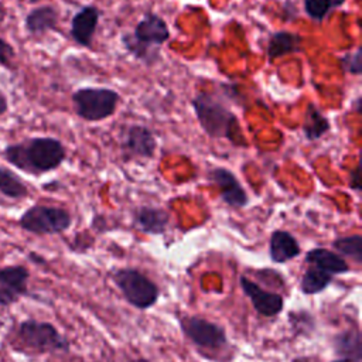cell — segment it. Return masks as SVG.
I'll return each mask as SVG.
<instances>
[{
	"label": "cell",
	"instance_id": "4fadbf2b",
	"mask_svg": "<svg viewBox=\"0 0 362 362\" xmlns=\"http://www.w3.org/2000/svg\"><path fill=\"white\" fill-rule=\"evenodd\" d=\"M100 10L93 4L81 7L71 20V37L72 40L85 48H89L93 41L96 27L99 24Z\"/></svg>",
	"mask_w": 362,
	"mask_h": 362
},
{
	"label": "cell",
	"instance_id": "836d02e7",
	"mask_svg": "<svg viewBox=\"0 0 362 362\" xmlns=\"http://www.w3.org/2000/svg\"><path fill=\"white\" fill-rule=\"evenodd\" d=\"M30 3H37V1H40V0H28Z\"/></svg>",
	"mask_w": 362,
	"mask_h": 362
},
{
	"label": "cell",
	"instance_id": "603a6c76",
	"mask_svg": "<svg viewBox=\"0 0 362 362\" xmlns=\"http://www.w3.org/2000/svg\"><path fill=\"white\" fill-rule=\"evenodd\" d=\"M332 247L339 256L351 257L355 263H362V236L359 233L337 238L332 242Z\"/></svg>",
	"mask_w": 362,
	"mask_h": 362
},
{
	"label": "cell",
	"instance_id": "7a4b0ae2",
	"mask_svg": "<svg viewBox=\"0 0 362 362\" xmlns=\"http://www.w3.org/2000/svg\"><path fill=\"white\" fill-rule=\"evenodd\" d=\"M191 105L201 129L211 139H226L235 146H247L238 117L223 102V96L198 92L191 99Z\"/></svg>",
	"mask_w": 362,
	"mask_h": 362
},
{
	"label": "cell",
	"instance_id": "d4e9b609",
	"mask_svg": "<svg viewBox=\"0 0 362 362\" xmlns=\"http://www.w3.org/2000/svg\"><path fill=\"white\" fill-rule=\"evenodd\" d=\"M288 322L296 335H310L315 328V320L308 311H291Z\"/></svg>",
	"mask_w": 362,
	"mask_h": 362
},
{
	"label": "cell",
	"instance_id": "d6986e66",
	"mask_svg": "<svg viewBox=\"0 0 362 362\" xmlns=\"http://www.w3.org/2000/svg\"><path fill=\"white\" fill-rule=\"evenodd\" d=\"M301 42H303V38L296 33H290L284 30L272 33L266 47L267 57L269 59H276L288 54L300 52Z\"/></svg>",
	"mask_w": 362,
	"mask_h": 362
},
{
	"label": "cell",
	"instance_id": "3957f363",
	"mask_svg": "<svg viewBox=\"0 0 362 362\" xmlns=\"http://www.w3.org/2000/svg\"><path fill=\"white\" fill-rule=\"evenodd\" d=\"M170 38V30L164 18L147 11L136 24L133 33L122 35L124 48L139 61L154 65L160 59V47Z\"/></svg>",
	"mask_w": 362,
	"mask_h": 362
},
{
	"label": "cell",
	"instance_id": "5b68a950",
	"mask_svg": "<svg viewBox=\"0 0 362 362\" xmlns=\"http://www.w3.org/2000/svg\"><path fill=\"white\" fill-rule=\"evenodd\" d=\"M112 280L123 298L139 310L153 307L160 296L157 284L134 267H119L112 272Z\"/></svg>",
	"mask_w": 362,
	"mask_h": 362
},
{
	"label": "cell",
	"instance_id": "d6a6232c",
	"mask_svg": "<svg viewBox=\"0 0 362 362\" xmlns=\"http://www.w3.org/2000/svg\"><path fill=\"white\" fill-rule=\"evenodd\" d=\"M293 362H308L305 358H298V359H294Z\"/></svg>",
	"mask_w": 362,
	"mask_h": 362
},
{
	"label": "cell",
	"instance_id": "9a60e30c",
	"mask_svg": "<svg viewBox=\"0 0 362 362\" xmlns=\"http://www.w3.org/2000/svg\"><path fill=\"white\" fill-rule=\"evenodd\" d=\"M335 355L344 362L362 361V335L358 328H346L337 332L331 339Z\"/></svg>",
	"mask_w": 362,
	"mask_h": 362
},
{
	"label": "cell",
	"instance_id": "8992f818",
	"mask_svg": "<svg viewBox=\"0 0 362 362\" xmlns=\"http://www.w3.org/2000/svg\"><path fill=\"white\" fill-rule=\"evenodd\" d=\"M72 225L71 214L59 206L35 204L27 208L18 218V226L33 235H59Z\"/></svg>",
	"mask_w": 362,
	"mask_h": 362
},
{
	"label": "cell",
	"instance_id": "ac0fdd59",
	"mask_svg": "<svg viewBox=\"0 0 362 362\" xmlns=\"http://www.w3.org/2000/svg\"><path fill=\"white\" fill-rule=\"evenodd\" d=\"M58 18L59 13L54 6H40L28 11L24 18V27L31 35H42L57 28Z\"/></svg>",
	"mask_w": 362,
	"mask_h": 362
},
{
	"label": "cell",
	"instance_id": "44dd1931",
	"mask_svg": "<svg viewBox=\"0 0 362 362\" xmlns=\"http://www.w3.org/2000/svg\"><path fill=\"white\" fill-rule=\"evenodd\" d=\"M334 280V276L329 273H325L314 266H310L307 270H304L300 281V290L303 294L314 296L321 291H324Z\"/></svg>",
	"mask_w": 362,
	"mask_h": 362
},
{
	"label": "cell",
	"instance_id": "e0dca14e",
	"mask_svg": "<svg viewBox=\"0 0 362 362\" xmlns=\"http://www.w3.org/2000/svg\"><path fill=\"white\" fill-rule=\"evenodd\" d=\"M305 263L314 266L331 276L345 274L349 272V264L337 252L325 247H313L305 253Z\"/></svg>",
	"mask_w": 362,
	"mask_h": 362
},
{
	"label": "cell",
	"instance_id": "4316f807",
	"mask_svg": "<svg viewBox=\"0 0 362 362\" xmlns=\"http://www.w3.org/2000/svg\"><path fill=\"white\" fill-rule=\"evenodd\" d=\"M16 52H14V48L11 47V44H8L6 40L0 38V64L6 68H13L11 65V61L14 58Z\"/></svg>",
	"mask_w": 362,
	"mask_h": 362
},
{
	"label": "cell",
	"instance_id": "83f0119b",
	"mask_svg": "<svg viewBox=\"0 0 362 362\" xmlns=\"http://www.w3.org/2000/svg\"><path fill=\"white\" fill-rule=\"evenodd\" d=\"M349 188L359 192L361 189V181H359V165H356L351 173H349Z\"/></svg>",
	"mask_w": 362,
	"mask_h": 362
},
{
	"label": "cell",
	"instance_id": "7c38bea8",
	"mask_svg": "<svg viewBox=\"0 0 362 362\" xmlns=\"http://www.w3.org/2000/svg\"><path fill=\"white\" fill-rule=\"evenodd\" d=\"M239 284L257 314L263 317H276L283 311L284 298L280 294L264 290L246 276L239 277Z\"/></svg>",
	"mask_w": 362,
	"mask_h": 362
},
{
	"label": "cell",
	"instance_id": "ffe728a7",
	"mask_svg": "<svg viewBox=\"0 0 362 362\" xmlns=\"http://www.w3.org/2000/svg\"><path fill=\"white\" fill-rule=\"evenodd\" d=\"M303 133L308 141H314L327 134L331 129V123L328 117L318 109V106L310 103L305 109L304 120H303Z\"/></svg>",
	"mask_w": 362,
	"mask_h": 362
},
{
	"label": "cell",
	"instance_id": "8fae6325",
	"mask_svg": "<svg viewBox=\"0 0 362 362\" xmlns=\"http://www.w3.org/2000/svg\"><path fill=\"white\" fill-rule=\"evenodd\" d=\"M30 272L23 264L0 267V305L10 307L28 293Z\"/></svg>",
	"mask_w": 362,
	"mask_h": 362
},
{
	"label": "cell",
	"instance_id": "e575fe53",
	"mask_svg": "<svg viewBox=\"0 0 362 362\" xmlns=\"http://www.w3.org/2000/svg\"><path fill=\"white\" fill-rule=\"evenodd\" d=\"M332 362H344V361H341V359H335V361H332Z\"/></svg>",
	"mask_w": 362,
	"mask_h": 362
},
{
	"label": "cell",
	"instance_id": "cb8c5ba5",
	"mask_svg": "<svg viewBox=\"0 0 362 362\" xmlns=\"http://www.w3.org/2000/svg\"><path fill=\"white\" fill-rule=\"evenodd\" d=\"M346 0H303L304 10L314 21H322L332 10L341 7Z\"/></svg>",
	"mask_w": 362,
	"mask_h": 362
},
{
	"label": "cell",
	"instance_id": "2e32d148",
	"mask_svg": "<svg viewBox=\"0 0 362 362\" xmlns=\"http://www.w3.org/2000/svg\"><path fill=\"white\" fill-rule=\"evenodd\" d=\"M301 253V247L294 235L284 229H276L269 238V256L274 263H287Z\"/></svg>",
	"mask_w": 362,
	"mask_h": 362
},
{
	"label": "cell",
	"instance_id": "7402d4cb",
	"mask_svg": "<svg viewBox=\"0 0 362 362\" xmlns=\"http://www.w3.org/2000/svg\"><path fill=\"white\" fill-rule=\"evenodd\" d=\"M0 192L11 199H23L28 195V188L11 170L0 167Z\"/></svg>",
	"mask_w": 362,
	"mask_h": 362
},
{
	"label": "cell",
	"instance_id": "f1b7e54d",
	"mask_svg": "<svg viewBox=\"0 0 362 362\" xmlns=\"http://www.w3.org/2000/svg\"><path fill=\"white\" fill-rule=\"evenodd\" d=\"M28 259H30L33 263L38 264V266H42V264L47 263L45 257H42L41 255H38V253H35V252H30V253H28Z\"/></svg>",
	"mask_w": 362,
	"mask_h": 362
},
{
	"label": "cell",
	"instance_id": "1f68e13d",
	"mask_svg": "<svg viewBox=\"0 0 362 362\" xmlns=\"http://www.w3.org/2000/svg\"><path fill=\"white\" fill-rule=\"evenodd\" d=\"M126 362H150V361L144 358H133V359H127Z\"/></svg>",
	"mask_w": 362,
	"mask_h": 362
},
{
	"label": "cell",
	"instance_id": "9c48e42d",
	"mask_svg": "<svg viewBox=\"0 0 362 362\" xmlns=\"http://www.w3.org/2000/svg\"><path fill=\"white\" fill-rule=\"evenodd\" d=\"M120 148L130 158H153L157 150V141L153 132L143 124H129L120 132Z\"/></svg>",
	"mask_w": 362,
	"mask_h": 362
},
{
	"label": "cell",
	"instance_id": "30bf717a",
	"mask_svg": "<svg viewBox=\"0 0 362 362\" xmlns=\"http://www.w3.org/2000/svg\"><path fill=\"white\" fill-rule=\"evenodd\" d=\"M208 180L218 188L221 199L230 208H245L249 197L238 177L225 167H212L208 171Z\"/></svg>",
	"mask_w": 362,
	"mask_h": 362
},
{
	"label": "cell",
	"instance_id": "6da1fadb",
	"mask_svg": "<svg viewBox=\"0 0 362 362\" xmlns=\"http://www.w3.org/2000/svg\"><path fill=\"white\" fill-rule=\"evenodd\" d=\"M3 156L18 170L40 175L57 170L65 161L66 150L55 137H31L23 143L8 144Z\"/></svg>",
	"mask_w": 362,
	"mask_h": 362
},
{
	"label": "cell",
	"instance_id": "484cf974",
	"mask_svg": "<svg viewBox=\"0 0 362 362\" xmlns=\"http://www.w3.org/2000/svg\"><path fill=\"white\" fill-rule=\"evenodd\" d=\"M362 51L361 48H356L351 52H346L344 57H341L339 64L344 72L351 75H361L362 72V59H361Z\"/></svg>",
	"mask_w": 362,
	"mask_h": 362
},
{
	"label": "cell",
	"instance_id": "52a82bcc",
	"mask_svg": "<svg viewBox=\"0 0 362 362\" xmlns=\"http://www.w3.org/2000/svg\"><path fill=\"white\" fill-rule=\"evenodd\" d=\"M75 113L86 122H100L116 112L120 95L109 88H79L72 93Z\"/></svg>",
	"mask_w": 362,
	"mask_h": 362
},
{
	"label": "cell",
	"instance_id": "ba28073f",
	"mask_svg": "<svg viewBox=\"0 0 362 362\" xmlns=\"http://www.w3.org/2000/svg\"><path fill=\"white\" fill-rule=\"evenodd\" d=\"M181 331L198 349L211 352L225 349L229 345L225 329L206 318L198 315H182L178 318Z\"/></svg>",
	"mask_w": 362,
	"mask_h": 362
},
{
	"label": "cell",
	"instance_id": "f546056e",
	"mask_svg": "<svg viewBox=\"0 0 362 362\" xmlns=\"http://www.w3.org/2000/svg\"><path fill=\"white\" fill-rule=\"evenodd\" d=\"M7 110H8V102H7V98H6V95L0 90V116H1V115H4Z\"/></svg>",
	"mask_w": 362,
	"mask_h": 362
},
{
	"label": "cell",
	"instance_id": "4dcf8cb0",
	"mask_svg": "<svg viewBox=\"0 0 362 362\" xmlns=\"http://www.w3.org/2000/svg\"><path fill=\"white\" fill-rule=\"evenodd\" d=\"M6 17H7V8H6L4 4L0 1V25L4 23Z\"/></svg>",
	"mask_w": 362,
	"mask_h": 362
},
{
	"label": "cell",
	"instance_id": "5bb4252c",
	"mask_svg": "<svg viewBox=\"0 0 362 362\" xmlns=\"http://www.w3.org/2000/svg\"><path fill=\"white\" fill-rule=\"evenodd\" d=\"M133 226L146 235H163L170 223V214L151 205H141L133 209L132 214Z\"/></svg>",
	"mask_w": 362,
	"mask_h": 362
},
{
	"label": "cell",
	"instance_id": "277c9868",
	"mask_svg": "<svg viewBox=\"0 0 362 362\" xmlns=\"http://www.w3.org/2000/svg\"><path fill=\"white\" fill-rule=\"evenodd\" d=\"M16 348L31 354H52L68 352L69 341L64 337L54 324L38 321L34 318L23 320L16 329Z\"/></svg>",
	"mask_w": 362,
	"mask_h": 362
}]
</instances>
